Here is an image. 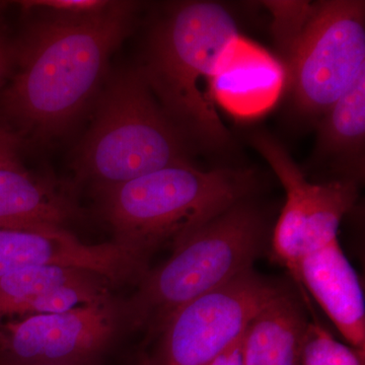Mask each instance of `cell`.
Wrapping results in <instances>:
<instances>
[{
    "mask_svg": "<svg viewBox=\"0 0 365 365\" xmlns=\"http://www.w3.org/2000/svg\"><path fill=\"white\" fill-rule=\"evenodd\" d=\"M267 235V220L252 198L230 206L173 246L163 265L146 272L122 304L124 326L158 335L180 307L253 269Z\"/></svg>",
    "mask_w": 365,
    "mask_h": 365,
    "instance_id": "277c9868",
    "label": "cell"
},
{
    "mask_svg": "<svg viewBox=\"0 0 365 365\" xmlns=\"http://www.w3.org/2000/svg\"><path fill=\"white\" fill-rule=\"evenodd\" d=\"M122 327L123 307L114 297L64 313L7 319L0 325V365H98Z\"/></svg>",
    "mask_w": 365,
    "mask_h": 365,
    "instance_id": "9c48e42d",
    "label": "cell"
},
{
    "mask_svg": "<svg viewBox=\"0 0 365 365\" xmlns=\"http://www.w3.org/2000/svg\"><path fill=\"white\" fill-rule=\"evenodd\" d=\"M14 66V46L0 31V86L4 85L13 74Z\"/></svg>",
    "mask_w": 365,
    "mask_h": 365,
    "instance_id": "ffe728a7",
    "label": "cell"
},
{
    "mask_svg": "<svg viewBox=\"0 0 365 365\" xmlns=\"http://www.w3.org/2000/svg\"><path fill=\"white\" fill-rule=\"evenodd\" d=\"M18 138L11 132L0 129V160L16 157Z\"/></svg>",
    "mask_w": 365,
    "mask_h": 365,
    "instance_id": "7402d4cb",
    "label": "cell"
},
{
    "mask_svg": "<svg viewBox=\"0 0 365 365\" xmlns=\"http://www.w3.org/2000/svg\"><path fill=\"white\" fill-rule=\"evenodd\" d=\"M364 353L343 344L324 327L309 322L297 365H365Z\"/></svg>",
    "mask_w": 365,
    "mask_h": 365,
    "instance_id": "ac0fdd59",
    "label": "cell"
},
{
    "mask_svg": "<svg viewBox=\"0 0 365 365\" xmlns=\"http://www.w3.org/2000/svg\"><path fill=\"white\" fill-rule=\"evenodd\" d=\"M309 324L299 299L280 287L242 333L244 365H297Z\"/></svg>",
    "mask_w": 365,
    "mask_h": 365,
    "instance_id": "5bb4252c",
    "label": "cell"
},
{
    "mask_svg": "<svg viewBox=\"0 0 365 365\" xmlns=\"http://www.w3.org/2000/svg\"><path fill=\"white\" fill-rule=\"evenodd\" d=\"M113 1L106 0H28L20 1L25 11H43L58 16H81L103 13Z\"/></svg>",
    "mask_w": 365,
    "mask_h": 365,
    "instance_id": "d6986e66",
    "label": "cell"
},
{
    "mask_svg": "<svg viewBox=\"0 0 365 365\" xmlns=\"http://www.w3.org/2000/svg\"><path fill=\"white\" fill-rule=\"evenodd\" d=\"M252 170H204L176 163L98 192L115 244L150 260L165 242L175 246L230 206L252 198Z\"/></svg>",
    "mask_w": 365,
    "mask_h": 365,
    "instance_id": "3957f363",
    "label": "cell"
},
{
    "mask_svg": "<svg viewBox=\"0 0 365 365\" xmlns=\"http://www.w3.org/2000/svg\"><path fill=\"white\" fill-rule=\"evenodd\" d=\"M272 16L274 42L287 69L294 58L307 24L314 11V4L299 0H268L262 2Z\"/></svg>",
    "mask_w": 365,
    "mask_h": 365,
    "instance_id": "e0dca14e",
    "label": "cell"
},
{
    "mask_svg": "<svg viewBox=\"0 0 365 365\" xmlns=\"http://www.w3.org/2000/svg\"><path fill=\"white\" fill-rule=\"evenodd\" d=\"M134 365H151L150 356L148 354H143L138 357V359L136 360L135 364Z\"/></svg>",
    "mask_w": 365,
    "mask_h": 365,
    "instance_id": "603a6c76",
    "label": "cell"
},
{
    "mask_svg": "<svg viewBox=\"0 0 365 365\" xmlns=\"http://www.w3.org/2000/svg\"><path fill=\"white\" fill-rule=\"evenodd\" d=\"M91 271L66 266L30 267L0 277V325L20 318L29 302L52 288L83 278ZM96 273V272H95Z\"/></svg>",
    "mask_w": 365,
    "mask_h": 365,
    "instance_id": "2e32d148",
    "label": "cell"
},
{
    "mask_svg": "<svg viewBox=\"0 0 365 365\" xmlns=\"http://www.w3.org/2000/svg\"><path fill=\"white\" fill-rule=\"evenodd\" d=\"M313 153L341 181L359 185L364 177L365 73L323 115Z\"/></svg>",
    "mask_w": 365,
    "mask_h": 365,
    "instance_id": "9a60e30c",
    "label": "cell"
},
{
    "mask_svg": "<svg viewBox=\"0 0 365 365\" xmlns=\"http://www.w3.org/2000/svg\"><path fill=\"white\" fill-rule=\"evenodd\" d=\"M192 150L140 69H130L120 72L103 91L74 168L101 192L169 165L192 163Z\"/></svg>",
    "mask_w": 365,
    "mask_h": 365,
    "instance_id": "5b68a950",
    "label": "cell"
},
{
    "mask_svg": "<svg viewBox=\"0 0 365 365\" xmlns=\"http://www.w3.org/2000/svg\"><path fill=\"white\" fill-rule=\"evenodd\" d=\"M287 83V71L280 60L239 35L218 57L211 96L232 116L250 119L272 109Z\"/></svg>",
    "mask_w": 365,
    "mask_h": 365,
    "instance_id": "8fae6325",
    "label": "cell"
},
{
    "mask_svg": "<svg viewBox=\"0 0 365 365\" xmlns=\"http://www.w3.org/2000/svg\"><path fill=\"white\" fill-rule=\"evenodd\" d=\"M25 365H86V364H35Z\"/></svg>",
    "mask_w": 365,
    "mask_h": 365,
    "instance_id": "cb8c5ba5",
    "label": "cell"
},
{
    "mask_svg": "<svg viewBox=\"0 0 365 365\" xmlns=\"http://www.w3.org/2000/svg\"><path fill=\"white\" fill-rule=\"evenodd\" d=\"M208 365H244L241 351V339L227 351L218 355Z\"/></svg>",
    "mask_w": 365,
    "mask_h": 365,
    "instance_id": "44dd1931",
    "label": "cell"
},
{
    "mask_svg": "<svg viewBox=\"0 0 365 365\" xmlns=\"http://www.w3.org/2000/svg\"><path fill=\"white\" fill-rule=\"evenodd\" d=\"M281 287L250 269L191 300L158 334L151 365H208L242 338L249 322Z\"/></svg>",
    "mask_w": 365,
    "mask_h": 365,
    "instance_id": "ba28073f",
    "label": "cell"
},
{
    "mask_svg": "<svg viewBox=\"0 0 365 365\" xmlns=\"http://www.w3.org/2000/svg\"><path fill=\"white\" fill-rule=\"evenodd\" d=\"M294 278L307 288L350 346L365 352L364 289L339 240L304 256Z\"/></svg>",
    "mask_w": 365,
    "mask_h": 365,
    "instance_id": "7c38bea8",
    "label": "cell"
},
{
    "mask_svg": "<svg viewBox=\"0 0 365 365\" xmlns=\"http://www.w3.org/2000/svg\"><path fill=\"white\" fill-rule=\"evenodd\" d=\"M50 265L91 271L114 287L139 282L150 270L148 260L115 242L86 244L66 228H0V277Z\"/></svg>",
    "mask_w": 365,
    "mask_h": 365,
    "instance_id": "30bf717a",
    "label": "cell"
},
{
    "mask_svg": "<svg viewBox=\"0 0 365 365\" xmlns=\"http://www.w3.org/2000/svg\"><path fill=\"white\" fill-rule=\"evenodd\" d=\"M239 35L227 7L197 0L170 6L148 36L140 71L170 121L196 150L223 153L234 144L216 111L211 78L220 53Z\"/></svg>",
    "mask_w": 365,
    "mask_h": 365,
    "instance_id": "7a4b0ae2",
    "label": "cell"
},
{
    "mask_svg": "<svg viewBox=\"0 0 365 365\" xmlns=\"http://www.w3.org/2000/svg\"><path fill=\"white\" fill-rule=\"evenodd\" d=\"M249 143L284 188L287 198L271 245L277 260L294 277L304 256L339 240L340 223L356 202L359 185L341 180L309 182L287 148L265 132L250 134Z\"/></svg>",
    "mask_w": 365,
    "mask_h": 365,
    "instance_id": "52a82bcc",
    "label": "cell"
},
{
    "mask_svg": "<svg viewBox=\"0 0 365 365\" xmlns=\"http://www.w3.org/2000/svg\"><path fill=\"white\" fill-rule=\"evenodd\" d=\"M76 216L66 191L26 172L16 157L0 160V228H66Z\"/></svg>",
    "mask_w": 365,
    "mask_h": 365,
    "instance_id": "4fadbf2b",
    "label": "cell"
},
{
    "mask_svg": "<svg viewBox=\"0 0 365 365\" xmlns=\"http://www.w3.org/2000/svg\"><path fill=\"white\" fill-rule=\"evenodd\" d=\"M285 71L299 112L322 116L365 73L364 1L314 4L299 48Z\"/></svg>",
    "mask_w": 365,
    "mask_h": 365,
    "instance_id": "8992f818",
    "label": "cell"
},
{
    "mask_svg": "<svg viewBox=\"0 0 365 365\" xmlns=\"http://www.w3.org/2000/svg\"><path fill=\"white\" fill-rule=\"evenodd\" d=\"M134 7L113 1L103 13L50 14L29 26L14 45V71L1 98L9 119L41 139L66 131L98 91L130 30Z\"/></svg>",
    "mask_w": 365,
    "mask_h": 365,
    "instance_id": "6da1fadb",
    "label": "cell"
}]
</instances>
